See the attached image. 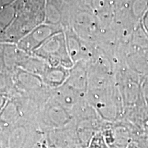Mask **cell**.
<instances>
[{
	"instance_id": "obj_1",
	"label": "cell",
	"mask_w": 148,
	"mask_h": 148,
	"mask_svg": "<svg viewBox=\"0 0 148 148\" xmlns=\"http://www.w3.org/2000/svg\"><path fill=\"white\" fill-rule=\"evenodd\" d=\"M86 100L104 121L114 123L124 115L121 96L116 83L103 88L88 90Z\"/></svg>"
},
{
	"instance_id": "obj_2",
	"label": "cell",
	"mask_w": 148,
	"mask_h": 148,
	"mask_svg": "<svg viewBox=\"0 0 148 148\" xmlns=\"http://www.w3.org/2000/svg\"><path fill=\"white\" fill-rule=\"evenodd\" d=\"M43 136L36 116H25L1 132V148H33Z\"/></svg>"
},
{
	"instance_id": "obj_3",
	"label": "cell",
	"mask_w": 148,
	"mask_h": 148,
	"mask_svg": "<svg viewBox=\"0 0 148 148\" xmlns=\"http://www.w3.org/2000/svg\"><path fill=\"white\" fill-rule=\"evenodd\" d=\"M35 116L44 134L52 130L67 126L74 120L69 111L52 97L40 107Z\"/></svg>"
},
{
	"instance_id": "obj_4",
	"label": "cell",
	"mask_w": 148,
	"mask_h": 148,
	"mask_svg": "<svg viewBox=\"0 0 148 148\" xmlns=\"http://www.w3.org/2000/svg\"><path fill=\"white\" fill-rule=\"evenodd\" d=\"M43 138L51 148H79L74 120L67 126L45 132Z\"/></svg>"
},
{
	"instance_id": "obj_5",
	"label": "cell",
	"mask_w": 148,
	"mask_h": 148,
	"mask_svg": "<svg viewBox=\"0 0 148 148\" xmlns=\"http://www.w3.org/2000/svg\"><path fill=\"white\" fill-rule=\"evenodd\" d=\"M52 98L71 113L75 107L86 99V94L66 86L57 90Z\"/></svg>"
},
{
	"instance_id": "obj_6",
	"label": "cell",
	"mask_w": 148,
	"mask_h": 148,
	"mask_svg": "<svg viewBox=\"0 0 148 148\" xmlns=\"http://www.w3.org/2000/svg\"><path fill=\"white\" fill-rule=\"evenodd\" d=\"M110 128L113 138L112 148H127L136 134L132 127L119 121L111 123Z\"/></svg>"
},
{
	"instance_id": "obj_7",
	"label": "cell",
	"mask_w": 148,
	"mask_h": 148,
	"mask_svg": "<svg viewBox=\"0 0 148 148\" xmlns=\"http://www.w3.org/2000/svg\"><path fill=\"white\" fill-rule=\"evenodd\" d=\"M96 16L103 27H110L115 14L114 0H92Z\"/></svg>"
},
{
	"instance_id": "obj_8",
	"label": "cell",
	"mask_w": 148,
	"mask_h": 148,
	"mask_svg": "<svg viewBox=\"0 0 148 148\" xmlns=\"http://www.w3.org/2000/svg\"><path fill=\"white\" fill-rule=\"evenodd\" d=\"M86 148H110L105 142L104 138L101 132H99L96 134L93 138H92L91 141L90 142L89 145Z\"/></svg>"
},
{
	"instance_id": "obj_9",
	"label": "cell",
	"mask_w": 148,
	"mask_h": 148,
	"mask_svg": "<svg viewBox=\"0 0 148 148\" xmlns=\"http://www.w3.org/2000/svg\"><path fill=\"white\" fill-rule=\"evenodd\" d=\"M140 23H141L143 29H145V31L148 34V10L143 15L141 21H140Z\"/></svg>"
},
{
	"instance_id": "obj_10",
	"label": "cell",
	"mask_w": 148,
	"mask_h": 148,
	"mask_svg": "<svg viewBox=\"0 0 148 148\" xmlns=\"http://www.w3.org/2000/svg\"><path fill=\"white\" fill-rule=\"evenodd\" d=\"M127 148H140V147L138 145H136L134 142H132V143H131L128 146H127Z\"/></svg>"
},
{
	"instance_id": "obj_11",
	"label": "cell",
	"mask_w": 148,
	"mask_h": 148,
	"mask_svg": "<svg viewBox=\"0 0 148 148\" xmlns=\"http://www.w3.org/2000/svg\"><path fill=\"white\" fill-rule=\"evenodd\" d=\"M123 1V0H114V3H115V4H116V3H119V2H121V1Z\"/></svg>"
},
{
	"instance_id": "obj_12",
	"label": "cell",
	"mask_w": 148,
	"mask_h": 148,
	"mask_svg": "<svg viewBox=\"0 0 148 148\" xmlns=\"http://www.w3.org/2000/svg\"><path fill=\"white\" fill-rule=\"evenodd\" d=\"M0 148H1V133H0Z\"/></svg>"
}]
</instances>
